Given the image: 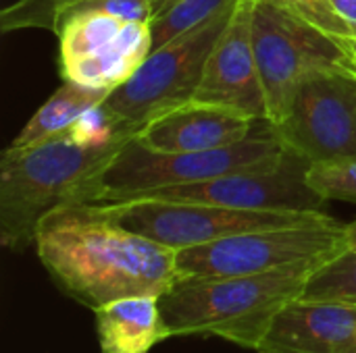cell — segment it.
<instances>
[{
  "instance_id": "obj_1",
  "label": "cell",
  "mask_w": 356,
  "mask_h": 353,
  "mask_svg": "<svg viewBox=\"0 0 356 353\" xmlns=\"http://www.w3.org/2000/svg\"><path fill=\"white\" fill-rule=\"evenodd\" d=\"M33 248L52 283L92 312L123 298H161L179 281L175 250L113 223L92 202L44 216Z\"/></svg>"
},
{
  "instance_id": "obj_2",
  "label": "cell",
  "mask_w": 356,
  "mask_h": 353,
  "mask_svg": "<svg viewBox=\"0 0 356 353\" xmlns=\"http://www.w3.org/2000/svg\"><path fill=\"white\" fill-rule=\"evenodd\" d=\"M327 260H302L257 275L177 281L159 298L161 316L171 337H219L257 352L277 316L305 295L311 277Z\"/></svg>"
},
{
  "instance_id": "obj_3",
  "label": "cell",
  "mask_w": 356,
  "mask_h": 353,
  "mask_svg": "<svg viewBox=\"0 0 356 353\" xmlns=\"http://www.w3.org/2000/svg\"><path fill=\"white\" fill-rule=\"evenodd\" d=\"M138 133L88 144L69 129L27 148L8 146L0 156V241L10 252L35 243L44 216L79 202L86 185Z\"/></svg>"
},
{
  "instance_id": "obj_4",
  "label": "cell",
  "mask_w": 356,
  "mask_h": 353,
  "mask_svg": "<svg viewBox=\"0 0 356 353\" xmlns=\"http://www.w3.org/2000/svg\"><path fill=\"white\" fill-rule=\"evenodd\" d=\"M286 148L271 123H265L248 139L204 152H159L131 137L111 162L86 185L79 202H123L161 187L190 185L236 171L275 164Z\"/></svg>"
},
{
  "instance_id": "obj_5",
  "label": "cell",
  "mask_w": 356,
  "mask_h": 353,
  "mask_svg": "<svg viewBox=\"0 0 356 353\" xmlns=\"http://www.w3.org/2000/svg\"><path fill=\"white\" fill-rule=\"evenodd\" d=\"M252 44L271 125L282 119L305 75L321 69L356 75V64L338 35L273 0H254Z\"/></svg>"
},
{
  "instance_id": "obj_6",
  "label": "cell",
  "mask_w": 356,
  "mask_h": 353,
  "mask_svg": "<svg viewBox=\"0 0 356 353\" xmlns=\"http://www.w3.org/2000/svg\"><path fill=\"white\" fill-rule=\"evenodd\" d=\"M346 250V225L327 216L317 223L246 231L186 248L175 254V266L179 281L219 279L267 273L302 260L336 258Z\"/></svg>"
},
{
  "instance_id": "obj_7",
  "label": "cell",
  "mask_w": 356,
  "mask_h": 353,
  "mask_svg": "<svg viewBox=\"0 0 356 353\" xmlns=\"http://www.w3.org/2000/svg\"><path fill=\"white\" fill-rule=\"evenodd\" d=\"M234 6L236 2L211 21L152 50L136 73L106 96L102 106L115 119L144 127L161 112L194 100L207 60L227 27Z\"/></svg>"
},
{
  "instance_id": "obj_8",
  "label": "cell",
  "mask_w": 356,
  "mask_h": 353,
  "mask_svg": "<svg viewBox=\"0 0 356 353\" xmlns=\"http://www.w3.org/2000/svg\"><path fill=\"white\" fill-rule=\"evenodd\" d=\"M96 206L113 223L175 252L246 231L307 225L330 216L325 212L240 210L202 202H165L148 198L102 202Z\"/></svg>"
},
{
  "instance_id": "obj_9",
  "label": "cell",
  "mask_w": 356,
  "mask_h": 353,
  "mask_svg": "<svg viewBox=\"0 0 356 353\" xmlns=\"http://www.w3.org/2000/svg\"><path fill=\"white\" fill-rule=\"evenodd\" d=\"M271 127L309 164L356 156V75L334 69L305 75Z\"/></svg>"
},
{
  "instance_id": "obj_10",
  "label": "cell",
  "mask_w": 356,
  "mask_h": 353,
  "mask_svg": "<svg viewBox=\"0 0 356 353\" xmlns=\"http://www.w3.org/2000/svg\"><path fill=\"white\" fill-rule=\"evenodd\" d=\"M309 162L292 152L267 166L236 171L207 181L161 187L134 200L165 202H202L240 210H275V212H323L327 204L307 181Z\"/></svg>"
},
{
  "instance_id": "obj_11",
  "label": "cell",
  "mask_w": 356,
  "mask_h": 353,
  "mask_svg": "<svg viewBox=\"0 0 356 353\" xmlns=\"http://www.w3.org/2000/svg\"><path fill=\"white\" fill-rule=\"evenodd\" d=\"M252 8L254 0H236L229 23L207 60L194 100L236 106L252 117L267 119L252 44Z\"/></svg>"
},
{
  "instance_id": "obj_12",
  "label": "cell",
  "mask_w": 356,
  "mask_h": 353,
  "mask_svg": "<svg viewBox=\"0 0 356 353\" xmlns=\"http://www.w3.org/2000/svg\"><path fill=\"white\" fill-rule=\"evenodd\" d=\"M265 123L236 106L190 100L148 121L138 139L159 152H204L240 144Z\"/></svg>"
},
{
  "instance_id": "obj_13",
  "label": "cell",
  "mask_w": 356,
  "mask_h": 353,
  "mask_svg": "<svg viewBox=\"0 0 356 353\" xmlns=\"http://www.w3.org/2000/svg\"><path fill=\"white\" fill-rule=\"evenodd\" d=\"M257 353H356V306L300 298L277 316Z\"/></svg>"
},
{
  "instance_id": "obj_14",
  "label": "cell",
  "mask_w": 356,
  "mask_h": 353,
  "mask_svg": "<svg viewBox=\"0 0 356 353\" xmlns=\"http://www.w3.org/2000/svg\"><path fill=\"white\" fill-rule=\"evenodd\" d=\"M100 353H150L171 333L161 316L159 298L136 295L94 310Z\"/></svg>"
},
{
  "instance_id": "obj_15",
  "label": "cell",
  "mask_w": 356,
  "mask_h": 353,
  "mask_svg": "<svg viewBox=\"0 0 356 353\" xmlns=\"http://www.w3.org/2000/svg\"><path fill=\"white\" fill-rule=\"evenodd\" d=\"M150 54V23H125L119 37L104 50L58 64L63 81L115 89L125 83Z\"/></svg>"
},
{
  "instance_id": "obj_16",
  "label": "cell",
  "mask_w": 356,
  "mask_h": 353,
  "mask_svg": "<svg viewBox=\"0 0 356 353\" xmlns=\"http://www.w3.org/2000/svg\"><path fill=\"white\" fill-rule=\"evenodd\" d=\"M113 89L90 87L75 81H65L25 123L19 135L13 139V148H27L38 141L48 139L50 135L67 129L90 108L102 104Z\"/></svg>"
},
{
  "instance_id": "obj_17",
  "label": "cell",
  "mask_w": 356,
  "mask_h": 353,
  "mask_svg": "<svg viewBox=\"0 0 356 353\" xmlns=\"http://www.w3.org/2000/svg\"><path fill=\"white\" fill-rule=\"evenodd\" d=\"M123 25L125 21L100 10H77L63 17L54 29L60 48L58 64L104 50L119 37Z\"/></svg>"
},
{
  "instance_id": "obj_18",
  "label": "cell",
  "mask_w": 356,
  "mask_h": 353,
  "mask_svg": "<svg viewBox=\"0 0 356 353\" xmlns=\"http://www.w3.org/2000/svg\"><path fill=\"white\" fill-rule=\"evenodd\" d=\"M234 2L236 0H179L171 4L150 21V52L211 21Z\"/></svg>"
},
{
  "instance_id": "obj_19",
  "label": "cell",
  "mask_w": 356,
  "mask_h": 353,
  "mask_svg": "<svg viewBox=\"0 0 356 353\" xmlns=\"http://www.w3.org/2000/svg\"><path fill=\"white\" fill-rule=\"evenodd\" d=\"M302 300L356 306V250H346L317 268Z\"/></svg>"
},
{
  "instance_id": "obj_20",
  "label": "cell",
  "mask_w": 356,
  "mask_h": 353,
  "mask_svg": "<svg viewBox=\"0 0 356 353\" xmlns=\"http://www.w3.org/2000/svg\"><path fill=\"white\" fill-rule=\"evenodd\" d=\"M77 2L81 0H15L0 10V31L2 33H10L19 29L54 31L56 19Z\"/></svg>"
},
{
  "instance_id": "obj_21",
  "label": "cell",
  "mask_w": 356,
  "mask_h": 353,
  "mask_svg": "<svg viewBox=\"0 0 356 353\" xmlns=\"http://www.w3.org/2000/svg\"><path fill=\"white\" fill-rule=\"evenodd\" d=\"M307 181L325 202L340 200L356 204V156L311 164Z\"/></svg>"
},
{
  "instance_id": "obj_22",
  "label": "cell",
  "mask_w": 356,
  "mask_h": 353,
  "mask_svg": "<svg viewBox=\"0 0 356 353\" xmlns=\"http://www.w3.org/2000/svg\"><path fill=\"white\" fill-rule=\"evenodd\" d=\"M273 2L294 10L296 15L315 23L321 29H325L327 33L350 35V25L332 8V4L327 0H273Z\"/></svg>"
},
{
  "instance_id": "obj_23",
  "label": "cell",
  "mask_w": 356,
  "mask_h": 353,
  "mask_svg": "<svg viewBox=\"0 0 356 353\" xmlns=\"http://www.w3.org/2000/svg\"><path fill=\"white\" fill-rule=\"evenodd\" d=\"M327 2L350 27L356 25V0H327Z\"/></svg>"
},
{
  "instance_id": "obj_24",
  "label": "cell",
  "mask_w": 356,
  "mask_h": 353,
  "mask_svg": "<svg viewBox=\"0 0 356 353\" xmlns=\"http://www.w3.org/2000/svg\"><path fill=\"white\" fill-rule=\"evenodd\" d=\"M338 42L342 44V48L348 52V56L353 58L356 64V37L355 35H338Z\"/></svg>"
},
{
  "instance_id": "obj_25",
  "label": "cell",
  "mask_w": 356,
  "mask_h": 353,
  "mask_svg": "<svg viewBox=\"0 0 356 353\" xmlns=\"http://www.w3.org/2000/svg\"><path fill=\"white\" fill-rule=\"evenodd\" d=\"M346 241H348V250H356V218L346 225Z\"/></svg>"
},
{
  "instance_id": "obj_26",
  "label": "cell",
  "mask_w": 356,
  "mask_h": 353,
  "mask_svg": "<svg viewBox=\"0 0 356 353\" xmlns=\"http://www.w3.org/2000/svg\"><path fill=\"white\" fill-rule=\"evenodd\" d=\"M175 2H179V0H159V2H156V10H154V15L163 12L165 8H169V6H171V4H175Z\"/></svg>"
}]
</instances>
